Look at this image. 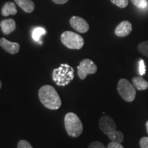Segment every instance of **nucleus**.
<instances>
[{"label":"nucleus","mask_w":148,"mask_h":148,"mask_svg":"<svg viewBox=\"0 0 148 148\" xmlns=\"http://www.w3.org/2000/svg\"><path fill=\"white\" fill-rule=\"evenodd\" d=\"M138 50L140 53L148 58V40L140 42L138 45Z\"/></svg>","instance_id":"nucleus-16"},{"label":"nucleus","mask_w":148,"mask_h":148,"mask_svg":"<svg viewBox=\"0 0 148 148\" xmlns=\"http://www.w3.org/2000/svg\"><path fill=\"white\" fill-rule=\"evenodd\" d=\"M64 127L67 134L76 138L80 136L83 131V125L79 118L73 112H68L64 116Z\"/></svg>","instance_id":"nucleus-4"},{"label":"nucleus","mask_w":148,"mask_h":148,"mask_svg":"<svg viewBox=\"0 0 148 148\" xmlns=\"http://www.w3.org/2000/svg\"><path fill=\"white\" fill-rule=\"evenodd\" d=\"M132 84L135 88L139 90L147 89L148 82L142 77L136 76L132 78Z\"/></svg>","instance_id":"nucleus-14"},{"label":"nucleus","mask_w":148,"mask_h":148,"mask_svg":"<svg viewBox=\"0 0 148 148\" xmlns=\"http://www.w3.org/2000/svg\"><path fill=\"white\" fill-rule=\"evenodd\" d=\"M0 27L3 33L5 35L10 34L16 29V23L13 18L2 20L0 22Z\"/></svg>","instance_id":"nucleus-11"},{"label":"nucleus","mask_w":148,"mask_h":148,"mask_svg":"<svg viewBox=\"0 0 148 148\" xmlns=\"http://www.w3.org/2000/svg\"><path fill=\"white\" fill-rule=\"evenodd\" d=\"M130 1L135 6L140 9L145 8L148 5L147 0H130Z\"/></svg>","instance_id":"nucleus-17"},{"label":"nucleus","mask_w":148,"mask_h":148,"mask_svg":"<svg viewBox=\"0 0 148 148\" xmlns=\"http://www.w3.org/2000/svg\"><path fill=\"white\" fill-rule=\"evenodd\" d=\"M117 90L120 96L127 102H132L136 97V89L127 79H120L117 84Z\"/></svg>","instance_id":"nucleus-6"},{"label":"nucleus","mask_w":148,"mask_h":148,"mask_svg":"<svg viewBox=\"0 0 148 148\" xmlns=\"http://www.w3.org/2000/svg\"><path fill=\"white\" fill-rule=\"evenodd\" d=\"M111 2L121 8H124L128 5V0H110Z\"/></svg>","instance_id":"nucleus-18"},{"label":"nucleus","mask_w":148,"mask_h":148,"mask_svg":"<svg viewBox=\"0 0 148 148\" xmlns=\"http://www.w3.org/2000/svg\"><path fill=\"white\" fill-rule=\"evenodd\" d=\"M146 129H147V134H148V121H147L146 122Z\"/></svg>","instance_id":"nucleus-25"},{"label":"nucleus","mask_w":148,"mask_h":148,"mask_svg":"<svg viewBox=\"0 0 148 148\" xmlns=\"http://www.w3.org/2000/svg\"><path fill=\"white\" fill-rule=\"evenodd\" d=\"M139 145L140 148H148V137L144 136L140 139Z\"/></svg>","instance_id":"nucleus-22"},{"label":"nucleus","mask_w":148,"mask_h":148,"mask_svg":"<svg viewBox=\"0 0 148 148\" xmlns=\"http://www.w3.org/2000/svg\"><path fill=\"white\" fill-rule=\"evenodd\" d=\"M17 148H33V147L27 140H21L18 141Z\"/></svg>","instance_id":"nucleus-20"},{"label":"nucleus","mask_w":148,"mask_h":148,"mask_svg":"<svg viewBox=\"0 0 148 148\" xmlns=\"http://www.w3.org/2000/svg\"><path fill=\"white\" fill-rule=\"evenodd\" d=\"M1 86H2V84H1V80H0V89H1Z\"/></svg>","instance_id":"nucleus-26"},{"label":"nucleus","mask_w":148,"mask_h":148,"mask_svg":"<svg viewBox=\"0 0 148 148\" xmlns=\"http://www.w3.org/2000/svg\"><path fill=\"white\" fill-rule=\"evenodd\" d=\"M74 78V69L68 64H61L53 70L52 79L58 86H64L69 84Z\"/></svg>","instance_id":"nucleus-3"},{"label":"nucleus","mask_w":148,"mask_h":148,"mask_svg":"<svg viewBox=\"0 0 148 148\" xmlns=\"http://www.w3.org/2000/svg\"><path fill=\"white\" fill-rule=\"evenodd\" d=\"M146 71V67L145 62L143 59H140L138 62V73L140 75H145Z\"/></svg>","instance_id":"nucleus-19"},{"label":"nucleus","mask_w":148,"mask_h":148,"mask_svg":"<svg viewBox=\"0 0 148 148\" xmlns=\"http://www.w3.org/2000/svg\"><path fill=\"white\" fill-rule=\"evenodd\" d=\"M0 46L3 50L11 54H16L20 49L19 44L15 42H11L5 38H0Z\"/></svg>","instance_id":"nucleus-9"},{"label":"nucleus","mask_w":148,"mask_h":148,"mask_svg":"<svg viewBox=\"0 0 148 148\" xmlns=\"http://www.w3.org/2000/svg\"><path fill=\"white\" fill-rule=\"evenodd\" d=\"M97 71V65L90 59H83L77 66V75L81 79H84L88 75L95 74Z\"/></svg>","instance_id":"nucleus-7"},{"label":"nucleus","mask_w":148,"mask_h":148,"mask_svg":"<svg viewBox=\"0 0 148 148\" xmlns=\"http://www.w3.org/2000/svg\"><path fill=\"white\" fill-rule=\"evenodd\" d=\"M107 148H124L123 146L121 143H116V142L111 141L110 143H108V147Z\"/></svg>","instance_id":"nucleus-23"},{"label":"nucleus","mask_w":148,"mask_h":148,"mask_svg":"<svg viewBox=\"0 0 148 148\" xmlns=\"http://www.w3.org/2000/svg\"><path fill=\"white\" fill-rule=\"evenodd\" d=\"M88 148H106L103 143L99 141H92L89 144Z\"/></svg>","instance_id":"nucleus-21"},{"label":"nucleus","mask_w":148,"mask_h":148,"mask_svg":"<svg viewBox=\"0 0 148 148\" xmlns=\"http://www.w3.org/2000/svg\"><path fill=\"white\" fill-rule=\"evenodd\" d=\"M38 97L42 105L49 110H58L62 103L58 92L50 85H44L40 88Z\"/></svg>","instance_id":"nucleus-1"},{"label":"nucleus","mask_w":148,"mask_h":148,"mask_svg":"<svg viewBox=\"0 0 148 148\" xmlns=\"http://www.w3.org/2000/svg\"><path fill=\"white\" fill-rule=\"evenodd\" d=\"M70 25L79 33H86L89 29V25L87 21L80 16H72L70 19Z\"/></svg>","instance_id":"nucleus-8"},{"label":"nucleus","mask_w":148,"mask_h":148,"mask_svg":"<svg viewBox=\"0 0 148 148\" xmlns=\"http://www.w3.org/2000/svg\"><path fill=\"white\" fill-rule=\"evenodd\" d=\"M132 30V23L128 21H123L116 27L114 34L119 37H125L128 36Z\"/></svg>","instance_id":"nucleus-10"},{"label":"nucleus","mask_w":148,"mask_h":148,"mask_svg":"<svg viewBox=\"0 0 148 148\" xmlns=\"http://www.w3.org/2000/svg\"><path fill=\"white\" fill-rule=\"evenodd\" d=\"M16 13H17V10H16L15 4L13 2L8 1V2L5 3L2 10H1V14L3 16H7L9 15H14Z\"/></svg>","instance_id":"nucleus-13"},{"label":"nucleus","mask_w":148,"mask_h":148,"mask_svg":"<svg viewBox=\"0 0 148 148\" xmlns=\"http://www.w3.org/2000/svg\"><path fill=\"white\" fill-rule=\"evenodd\" d=\"M45 33H46V30L43 28V27H36V28H34L32 30V38L35 40V41L40 42V37H41L42 35L45 34Z\"/></svg>","instance_id":"nucleus-15"},{"label":"nucleus","mask_w":148,"mask_h":148,"mask_svg":"<svg viewBox=\"0 0 148 148\" xmlns=\"http://www.w3.org/2000/svg\"><path fill=\"white\" fill-rule=\"evenodd\" d=\"M99 129L103 134H106L111 141L121 143L124 136L121 131L116 130V125L114 120L108 115L101 116L99 121Z\"/></svg>","instance_id":"nucleus-2"},{"label":"nucleus","mask_w":148,"mask_h":148,"mask_svg":"<svg viewBox=\"0 0 148 148\" xmlns=\"http://www.w3.org/2000/svg\"><path fill=\"white\" fill-rule=\"evenodd\" d=\"M61 41L66 47L71 49H80L84 45V38L77 33L66 31L61 34Z\"/></svg>","instance_id":"nucleus-5"},{"label":"nucleus","mask_w":148,"mask_h":148,"mask_svg":"<svg viewBox=\"0 0 148 148\" xmlns=\"http://www.w3.org/2000/svg\"><path fill=\"white\" fill-rule=\"evenodd\" d=\"M52 1L57 4H64V3L67 2L69 0H52Z\"/></svg>","instance_id":"nucleus-24"},{"label":"nucleus","mask_w":148,"mask_h":148,"mask_svg":"<svg viewBox=\"0 0 148 148\" xmlns=\"http://www.w3.org/2000/svg\"><path fill=\"white\" fill-rule=\"evenodd\" d=\"M16 4L27 13H31L34 11L35 4L32 0H14Z\"/></svg>","instance_id":"nucleus-12"}]
</instances>
